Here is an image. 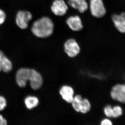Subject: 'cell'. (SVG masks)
Masks as SVG:
<instances>
[{
	"label": "cell",
	"instance_id": "cell-6",
	"mask_svg": "<svg viewBox=\"0 0 125 125\" xmlns=\"http://www.w3.org/2000/svg\"><path fill=\"white\" fill-rule=\"evenodd\" d=\"M112 98L115 101L125 104V84H116L112 88Z\"/></svg>",
	"mask_w": 125,
	"mask_h": 125
},
{
	"label": "cell",
	"instance_id": "cell-9",
	"mask_svg": "<svg viewBox=\"0 0 125 125\" xmlns=\"http://www.w3.org/2000/svg\"><path fill=\"white\" fill-rule=\"evenodd\" d=\"M29 81L31 88L34 90L39 89L42 85V77L38 72L33 69H31Z\"/></svg>",
	"mask_w": 125,
	"mask_h": 125
},
{
	"label": "cell",
	"instance_id": "cell-14",
	"mask_svg": "<svg viewBox=\"0 0 125 125\" xmlns=\"http://www.w3.org/2000/svg\"><path fill=\"white\" fill-rule=\"evenodd\" d=\"M91 108V105L87 99H82L79 105V112L85 114L89 112Z\"/></svg>",
	"mask_w": 125,
	"mask_h": 125
},
{
	"label": "cell",
	"instance_id": "cell-21",
	"mask_svg": "<svg viewBox=\"0 0 125 125\" xmlns=\"http://www.w3.org/2000/svg\"><path fill=\"white\" fill-rule=\"evenodd\" d=\"M5 56L4 53L1 51L0 50V72L2 70V67L3 61Z\"/></svg>",
	"mask_w": 125,
	"mask_h": 125
},
{
	"label": "cell",
	"instance_id": "cell-23",
	"mask_svg": "<svg viewBox=\"0 0 125 125\" xmlns=\"http://www.w3.org/2000/svg\"><path fill=\"white\" fill-rule=\"evenodd\" d=\"M7 125V122L3 116L0 114V125Z\"/></svg>",
	"mask_w": 125,
	"mask_h": 125
},
{
	"label": "cell",
	"instance_id": "cell-1",
	"mask_svg": "<svg viewBox=\"0 0 125 125\" xmlns=\"http://www.w3.org/2000/svg\"><path fill=\"white\" fill-rule=\"evenodd\" d=\"M54 25L51 20L47 17H43L34 22L31 31L34 36L39 38H46L53 33Z\"/></svg>",
	"mask_w": 125,
	"mask_h": 125
},
{
	"label": "cell",
	"instance_id": "cell-20",
	"mask_svg": "<svg viewBox=\"0 0 125 125\" xmlns=\"http://www.w3.org/2000/svg\"><path fill=\"white\" fill-rule=\"evenodd\" d=\"M6 19V14L4 11L0 9V25L4 22Z\"/></svg>",
	"mask_w": 125,
	"mask_h": 125
},
{
	"label": "cell",
	"instance_id": "cell-5",
	"mask_svg": "<svg viewBox=\"0 0 125 125\" xmlns=\"http://www.w3.org/2000/svg\"><path fill=\"white\" fill-rule=\"evenodd\" d=\"M65 53L70 57L76 56L79 53L80 47L76 40L73 39L67 40L64 45Z\"/></svg>",
	"mask_w": 125,
	"mask_h": 125
},
{
	"label": "cell",
	"instance_id": "cell-13",
	"mask_svg": "<svg viewBox=\"0 0 125 125\" xmlns=\"http://www.w3.org/2000/svg\"><path fill=\"white\" fill-rule=\"evenodd\" d=\"M24 102L27 108L31 109L38 105L39 101L38 98L36 97L29 96L25 98Z\"/></svg>",
	"mask_w": 125,
	"mask_h": 125
},
{
	"label": "cell",
	"instance_id": "cell-3",
	"mask_svg": "<svg viewBox=\"0 0 125 125\" xmlns=\"http://www.w3.org/2000/svg\"><path fill=\"white\" fill-rule=\"evenodd\" d=\"M32 18V14L28 11H18L16 17V23L18 27L22 29H26L28 26L29 21Z\"/></svg>",
	"mask_w": 125,
	"mask_h": 125
},
{
	"label": "cell",
	"instance_id": "cell-10",
	"mask_svg": "<svg viewBox=\"0 0 125 125\" xmlns=\"http://www.w3.org/2000/svg\"><path fill=\"white\" fill-rule=\"evenodd\" d=\"M66 23L70 28L73 31H80L83 29L82 21L78 15L69 17L66 20Z\"/></svg>",
	"mask_w": 125,
	"mask_h": 125
},
{
	"label": "cell",
	"instance_id": "cell-18",
	"mask_svg": "<svg viewBox=\"0 0 125 125\" xmlns=\"http://www.w3.org/2000/svg\"><path fill=\"white\" fill-rule=\"evenodd\" d=\"M105 114L108 117H112V107L110 105H107L104 108Z\"/></svg>",
	"mask_w": 125,
	"mask_h": 125
},
{
	"label": "cell",
	"instance_id": "cell-2",
	"mask_svg": "<svg viewBox=\"0 0 125 125\" xmlns=\"http://www.w3.org/2000/svg\"><path fill=\"white\" fill-rule=\"evenodd\" d=\"M89 7L91 14L96 18H102L106 14V11L103 0H90Z\"/></svg>",
	"mask_w": 125,
	"mask_h": 125
},
{
	"label": "cell",
	"instance_id": "cell-17",
	"mask_svg": "<svg viewBox=\"0 0 125 125\" xmlns=\"http://www.w3.org/2000/svg\"><path fill=\"white\" fill-rule=\"evenodd\" d=\"M123 114L122 108L120 106H116L112 108V117L117 118L121 116Z\"/></svg>",
	"mask_w": 125,
	"mask_h": 125
},
{
	"label": "cell",
	"instance_id": "cell-22",
	"mask_svg": "<svg viewBox=\"0 0 125 125\" xmlns=\"http://www.w3.org/2000/svg\"><path fill=\"white\" fill-rule=\"evenodd\" d=\"M101 125H112V122L110 120L107 119H105L101 122Z\"/></svg>",
	"mask_w": 125,
	"mask_h": 125
},
{
	"label": "cell",
	"instance_id": "cell-15",
	"mask_svg": "<svg viewBox=\"0 0 125 125\" xmlns=\"http://www.w3.org/2000/svg\"><path fill=\"white\" fill-rule=\"evenodd\" d=\"M12 69V64L11 62L5 56L2 63V70L6 73H8L11 71Z\"/></svg>",
	"mask_w": 125,
	"mask_h": 125
},
{
	"label": "cell",
	"instance_id": "cell-11",
	"mask_svg": "<svg viewBox=\"0 0 125 125\" xmlns=\"http://www.w3.org/2000/svg\"><path fill=\"white\" fill-rule=\"evenodd\" d=\"M74 90L71 87L68 85H64L60 90V94L66 102L71 103L73 99Z\"/></svg>",
	"mask_w": 125,
	"mask_h": 125
},
{
	"label": "cell",
	"instance_id": "cell-12",
	"mask_svg": "<svg viewBox=\"0 0 125 125\" xmlns=\"http://www.w3.org/2000/svg\"><path fill=\"white\" fill-rule=\"evenodd\" d=\"M68 3L72 8L81 13L85 12L88 8L86 0H68Z\"/></svg>",
	"mask_w": 125,
	"mask_h": 125
},
{
	"label": "cell",
	"instance_id": "cell-4",
	"mask_svg": "<svg viewBox=\"0 0 125 125\" xmlns=\"http://www.w3.org/2000/svg\"><path fill=\"white\" fill-rule=\"evenodd\" d=\"M31 69L22 68L16 72V79L17 84L20 87H25L27 81L30 80L31 75Z\"/></svg>",
	"mask_w": 125,
	"mask_h": 125
},
{
	"label": "cell",
	"instance_id": "cell-8",
	"mask_svg": "<svg viewBox=\"0 0 125 125\" xmlns=\"http://www.w3.org/2000/svg\"><path fill=\"white\" fill-rule=\"evenodd\" d=\"M112 19L116 28L120 32L125 33V13L120 14H114Z\"/></svg>",
	"mask_w": 125,
	"mask_h": 125
},
{
	"label": "cell",
	"instance_id": "cell-7",
	"mask_svg": "<svg viewBox=\"0 0 125 125\" xmlns=\"http://www.w3.org/2000/svg\"><path fill=\"white\" fill-rule=\"evenodd\" d=\"M52 13L58 16H62L66 14L68 6L63 0H55L51 7Z\"/></svg>",
	"mask_w": 125,
	"mask_h": 125
},
{
	"label": "cell",
	"instance_id": "cell-19",
	"mask_svg": "<svg viewBox=\"0 0 125 125\" xmlns=\"http://www.w3.org/2000/svg\"><path fill=\"white\" fill-rule=\"evenodd\" d=\"M6 99L3 96H0V111H2L6 107Z\"/></svg>",
	"mask_w": 125,
	"mask_h": 125
},
{
	"label": "cell",
	"instance_id": "cell-16",
	"mask_svg": "<svg viewBox=\"0 0 125 125\" xmlns=\"http://www.w3.org/2000/svg\"><path fill=\"white\" fill-rule=\"evenodd\" d=\"M82 99V97L81 95H76L74 97L73 101L71 103L72 106L76 112H79V105Z\"/></svg>",
	"mask_w": 125,
	"mask_h": 125
}]
</instances>
